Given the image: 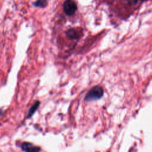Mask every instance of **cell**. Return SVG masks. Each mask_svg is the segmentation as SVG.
<instances>
[{
	"label": "cell",
	"instance_id": "6da1fadb",
	"mask_svg": "<svg viewBox=\"0 0 152 152\" xmlns=\"http://www.w3.org/2000/svg\"><path fill=\"white\" fill-rule=\"evenodd\" d=\"M104 91L100 86L93 87L85 96L84 100L87 102H90L100 99L103 95Z\"/></svg>",
	"mask_w": 152,
	"mask_h": 152
},
{
	"label": "cell",
	"instance_id": "7a4b0ae2",
	"mask_svg": "<svg viewBox=\"0 0 152 152\" xmlns=\"http://www.w3.org/2000/svg\"><path fill=\"white\" fill-rule=\"evenodd\" d=\"M63 10L66 15H72L77 10V5L73 0H65L63 4Z\"/></svg>",
	"mask_w": 152,
	"mask_h": 152
},
{
	"label": "cell",
	"instance_id": "3957f363",
	"mask_svg": "<svg viewBox=\"0 0 152 152\" xmlns=\"http://www.w3.org/2000/svg\"><path fill=\"white\" fill-rule=\"evenodd\" d=\"M66 37L71 40H78L83 35V31L81 28H72L67 30L65 32Z\"/></svg>",
	"mask_w": 152,
	"mask_h": 152
},
{
	"label": "cell",
	"instance_id": "277c9868",
	"mask_svg": "<svg viewBox=\"0 0 152 152\" xmlns=\"http://www.w3.org/2000/svg\"><path fill=\"white\" fill-rule=\"evenodd\" d=\"M21 148L24 152H40V148L28 142H23L21 144Z\"/></svg>",
	"mask_w": 152,
	"mask_h": 152
},
{
	"label": "cell",
	"instance_id": "5b68a950",
	"mask_svg": "<svg viewBox=\"0 0 152 152\" xmlns=\"http://www.w3.org/2000/svg\"><path fill=\"white\" fill-rule=\"evenodd\" d=\"M40 105V102L38 100H36L34 102V103L33 104V105L30 107V109L28 111V114L27 115V118H30L37 110L39 106Z\"/></svg>",
	"mask_w": 152,
	"mask_h": 152
},
{
	"label": "cell",
	"instance_id": "8992f818",
	"mask_svg": "<svg viewBox=\"0 0 152 152\" xmlns=\"http://www.w3.org/2000/svg\"><path fill=\"white\" fill-rule=\"evenodd\" d=\"M33 4L36 7L45 8L48 5V1L47 0H37Z\"/></svg>",
	"mask_w": 152,
	"mask_h": 152
},
{
	"label": "cell",
	"instance_id": "52a82bcc",
	"mask_svg": "<svg viewBox=\"0 0 152 152\" xmlns=\"http://www.w3.org/2000/svg\"><path fill=\"white\" fill-rule=\"evenodd\" d=\"M128 4L131 5H135L137 4L138 0H125Z\"/></svg>",
	"mask_w": 152,
	"mask_h": 152
},
{
	"label": "cell",
	"instance_id": "ba28073f",
	"mask_svg": "<svg viewBox=\"0 0 152 152\" xmlns=\"http://www.w3.org/2000/svg\"><path fill=\"white\" fill-rule=\"evenodd\" d=\"M2 113V110L1 109H0V116H1Z\"/></svg>",
	"mask_w": 152,
	"mask_h": 152
},
{
	"label": "cell",
	"instance_id": "9c48e42d",
	"mask_svg": "<svg viewBox=\"0 0 152 152\" xmlns=\"http://www.w3.org/2000/svg\"><path fill=\"white\" fill-rule=\"evenodd\" d=\"M140 1H148V0H140Z\"/></svg>",
	"mask_w": 152,
	"mask_h": 152
}]
</instances>
